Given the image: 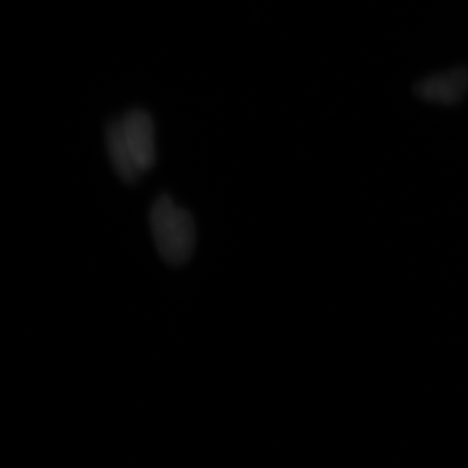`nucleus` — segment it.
<instances>
[{"label": "nucleus", "mask_w": 468, "mask_h": 468, "mask_svg": "<svg viewBox=\"0 0 468 468\" xmlns=\"http://www.w3.org/2000/svg\"><path fill=\"white\" fill-rule=\"evenodd\" d=\"M150 227L160 257L172 266H181L192 257L196 245V224L192 215L162 196L150 212Z\"/></svg>", "instance_id": "f257e3e1"}, {"label": "nucleus", "mask_w": 468, "mask_h": 468, "mask_svg": "<svg viewBox=\"0 0 468 468\" xmlns=\"http://www.w3.org/2000/svg\"><path fill=\"white\" fill-rule=\"evenodd\" d=\"M120 125L138 171H149L156 159L155 128L150 113L141 109L129 111L120 120Z\"/></svg>", "instance_id": "f03ea898"}, {"label": "nucleus", "mask_w": 468, "mask_h": 468, "mask_svg": "<svg viewBox=\"0 0 468 468\" xmlns=\"http://www.w3.org/2000/svg\"><path fill=\"white\" fill-rule=\"evenodd\" d=\"M415 95L428 103L455 106L468 92V68L458 67L419 81Z\"/></svg>", "instance_id": "7ed1b4c3"}, {"label": "nucleus", "mask_w": 468, "mask_h": 468, "mask_svg": "<svg viewBox=\"0 0 468 468\" xmlns=\"http://www.w3.org/2000/svg\"><path fill=\"white\" fill-rule=\"evenodd\" d=\"M107 151L113 169L122 180L125 183H135L140 177L141 172L138 171L131 151L126 146L124 134H122L120 120L111 122L106 131Z\"/></svg>", "instance_id": "20e7f679"}]
</instances>
